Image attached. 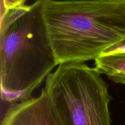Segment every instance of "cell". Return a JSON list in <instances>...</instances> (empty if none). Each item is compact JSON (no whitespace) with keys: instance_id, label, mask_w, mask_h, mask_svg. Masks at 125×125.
Here are the masks:
<instances>
[{"instance_id":"1","label":"cell","mask_w":125,"mask_h":125,"mask_svg":"<svg viewBox=\"0 0 125 125\" xmlns=\"http://www.w3.org/2000/svg\"><path fill=\"white\" fill-rule=\"evenodd\" d=\"M57 65L95 60L125 39V0H42Z\"/></svg>"},{"instance_id":"2","label":"cell","mask_w":125,"mask_h":125,"mask_svg":"<svg viewBox=\"0 0 125 125\" xmlns=\"http://www.w3.org/2000/svg\"><path fill=\"white\" fill-rule=\"evenodd\" d=\"M0 64L2 99L9 102L30 99L58 66L45 26L42 0L1 15Z\"/></svg>"},{"instance_id":"9","label":"cell","mask_w":125,"mask_h":125,"mask_svg":"<svg viewBox=\"0 0 125 125\" xmlns=\"http://www.w3.org/2000/svg\"><path fill=\"white\" fill-rule=\"evenodd\" d=\"M104 1H121V0H104Z\"/></svg>"},{"instance_id":"3","label":"cell","mask_w":125,"mask_h":125,"mask_svg":"<svg viewBox=\"0 0 125 125\" xmlns=\"http://www.w3.org/2000/svg\"><path fill=\"white\" fill-rule=\"evenodd\" d=\"M45 90L59 125H111L112 97L101 74L83 62L58 65Z\"/></svg>"},{"instance_id":"5","label":"cell","mask_w":125,"mask_h":125,"mask_svg":"<svg viewBox=\"0 0 125 125\" xmlns=\"http://www.w3.org/2000/svg\"><path fill=\"white\" fill-rule=\"evenodd\" d=\"M94 68L114 83L125 85V53L103 54L95 60Z\"/></svg>"},{"instance_id":"7","label":"cell","mask_w":125,"mask_h":125,"mask_svg":"<svg viewBox=\"0 0 125 125\" xmlns=\"http://www.w3.org/2000/svg\"><path fill=\"white\" fill-rule=\"evenodd\" d=\"M3 2L4 6L7 9L14 8L18 6L22 5L21 0H1Z\"/></svg>"},{"instance_id":"8","label":"cell","mask_w":125,"mask_h":125,"mask_svg":"<svg viewBox=\"0 0 125 125\" xmlns=\"http://www.w3.org/2000/svg\"><path fill=\"white\" fill-rule=\"evenodd\" d=\"M26 1V0H21L22 4H24V3H25Z\"/></svg>"},{"instance_id":"4","label":"cell","mask_w":125,"mask_h":125,"mask_svg":"<svg viewBox=\"0 0 125 125\" xmlns=\"http://www.w3.org/2000/svg\"><path fill=\"white\" fill-rule=\"evenodd\" d=\"M1 125H59L43 88L40 95L14 104L7 110Z\"/></svg>"},{"instance_id":"6","label":"cell","mask_w":125,"mask_h":125,"mask_svg":"<svg viewBox=\"0 0 125 125\" xmlns=\"http://www.w3.org/2000/svg\"><path fill=\"white\" fill-rule=\"evenodd\" d=\"M116 53H125V39L109 47L103 53L102 55Z\"/></svg>"}]
</instances>
